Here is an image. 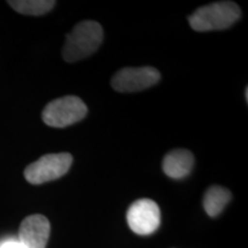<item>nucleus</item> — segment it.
Returning a JSON list of instances; mask_svg holds the SVG:
<instances>
[{
    "label": "nucleus",
    "instance_id": "nucleus-5",
    "mask_svg": "<svg viewBox=\"0 0 248 248\" xmlns=\"http://www.w3.org/2000/svg\"><path fill=\"white\" fill-rule=\"evenodd\" d=\"M161 79L159 70L153 67H126L111 78V88L117 92H138L156 84Z\"/></svg>",
    "mask_w": 248,
    "mask_h": 248
},
{
    "label": "nucleus",
    "instance_id": "nucleus-1",
    "mask_svg": "<svg viewBox=\"0 0 248 248\" xmlns=\"http://www.w3.org/2000/svg\"><path fill=\"white\" fill-rule=\"evenodd\" d=\"M102 27L95 21H82L66 37L62 57L67 62H76L90 57L101 45Z\"/></svg>",
    "mask_w": 248,
    "mask_h": 248
},
{
    "label": "nucleus",
    "instance_id": "nucleus-6",
    "mask_svg": "<svg viewBox=\"0 0 248 248\" xmlns=\"http://www.w3.org/2000/svg\"><path fill=\"white\" fill-rule=\"evenodd\" d=\"M130 229L139 235H148L157 230L161 223V213L156 202L151 199L135 201L126 213Z\"/></svg>",
    "mask_w": 248,
    "mask_h": 248
},
{
    "label": "nucleus",
    "instance_id": "nucleus-10",
    "mask_svg": "<svg viewBox=\"0 0 248 248\" xmlns=\"http://www.w3.org/2000/svg\"><path fill=\"white\" fill-rule=\"evenodd\" d=\"M57 2L53 0H14L8 1L11 7L24 15H44L54 7Z\"/></svg>",
    "mask_w": 248,
    "mask_h": 248
},
{
    "label": "nucleus",
    "instance_id": "nucleus-8",
    "mask_svg": "<svg viewBox=\"0 0 248 248\" xmlns=\"http://www.w3.org/2000/svg\"><path fill=\"white\" fill-rule=\"evenodd\" d=\"M194 164V156L187 150H173L164 156L162 162L163 171L173 179H182L191 172Z\"/></svg>",
    "mask_w": 248,
    "mask_h": 248
},
{
    "label": "nucleus",
    "instance_id": "nucleus-2",
    "mask_svg": "<svg viewBox=\"0 0 248 248\" xmlns=\"http://www.w3.org/2000/svg\"><path fill=\"white\" fill-rule=\"evenodd\" d=\"M241 16V11L233 1H218L198 8L188 17L192 29L199 32L224 30L233 26Z\"/></svg>",
    "mask_w": 248,
    "mask_h": 248
},
{
    "label": "nucleus",
    "instance_id": "nucleus-3",
    "mask_svg": "<svg viewBox=\"0 0 248 248\" xmlns=\"http://www.w3.org/2000/svg\"><path fill=\"white\" fill-rule=\"evenodd\" d=\"M88 114L84 101L75 95H66L46 105L43 121L52 128H66L82 121Z\"/></svg>",
    "mask_w": 248,
    "mask_h": 248
},
{
    "label": "nucleus",
    "instance_id": "nucleus-11",
    "mask_svg": "<svg viewBox=\"0 0 248 248\" xmlns=\"http://www.w3.org/2000/svg\"><path fill=\"white\" fill-rule=\"evenodd\" d=\"M0 248H24L18 240H7L0 245Z\"/></svg>",
    "mask_w": 248,
    "mask_h": 248
},
{
    "label": "nucleus",
    "instance_id": "nucleus-9",
    "mask_svg": "<svg viewBox=\"0 0 248 248\" xmlns=\"http://www.w3.org/2000/svg\"><path fill=\"white\" fill-rule=\"evenodd\" d=\"M231 198V192L228 188L217 185L212 186L204 193L203 208L210 217H216L224 210Z\"/></svg>",
    "mask_w": 248,
    "mask_h": 248
},
{
    "label": "nucleus",
    "instance_id": "nucleus-7",
    "mask_svg": "<svg viewBox=\"0 0 248 248\" xmlns=\"http://www.w3.org/2000/svg\"><path fill=\"white\" fill-rule=\"evenodd\" d=\"M51 224L44 215H30L23 219L18 230V241L24 248H45Z\"/></svg>",
    "mask_w": 248,
    "mask_h": 248
},
{
    "label": "nucleus",
    "instance_id": "nucleus-4",
    "mask_svg": "<svg viewBox=\"0 0 248 248\" xmlns=\"http://www.w3.org/2000/svg\"><path fill=\"white\" fill-rule=\"evenodd\" d=\"M71 163L73 156L69 153L44 155L27 167L24 170V177L30 184H44L66 175Z\"/></svg>",
    "mask_w": 248,
    "mask_h": 248
}]
</instances>
